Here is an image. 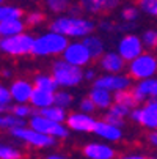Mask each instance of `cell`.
<instances>
[{"mask_svg":"<svg viewBox=\"0 0 157 159\" xmlns=\"http://www.w3.org/2000/svg\"><path fill=\"white\" fill-rule=\"evenodd\" d=\"M49 30L58 32L69 39H83L96 30V24L91 19L82 17L80 14H60L49 24Z\"/></svg>","mask_w":157,"mask_h":159,"instance_id":"obj_1","label":"cell"},{"mask_svg":"<svg viewBox=\"0 0 157 159\" xmlns=\"http://www.w3.org/2000/svg\"><path fill=\"white\" fill-rule=\"evenodd\" d=\"M68 44H69L68 36H64L58 32H54V30H49L35 38V46H33L32 55L39 57V58L58 57V55L61 57V54L64 52Z\"/></svg>","mask_w":157,"mask_h":159,"instance_id":"obj_2","label":"cell"},{"mask_svg":"<svg viewBox=\"0 0 157 159\" xmlns=\"http://www.w3.org/2000/svg\"><path fill=\"white\" fill-rule=\"evenodd\" d=\"M85 68L76 66L64 58L55 60L52 63V76L55 77L60 88H74L85 80Z\"/></svg>","mask_w":157,"mask_h":159,"instance_id":"obj_3","label":"cell"},{"mask_svg":"<svg viewBox=\"0 0 157 159\" xmlns=\"http://www.w3.org/2000/svg\"><path fill=\"white\" fill-rule=\"evenodd\" d=\"M35 38L30 33H19L11 36H2L0 39V51L8 57H25L33 54Z\"/></svg>","mask_w":157,"mask_h":159,"instance_id":"obj_4","label":"cell"},{"mask_svg":"<svg viewBox=\"0 0 157 159\" xmlns=\"http://www.w3.org/2000/svg\"><path fill=\"white\" fill-rule=\"evenodd\" d=\"M10 135L13 139H16L19 142H24V143H27L28 147H33V148H50V147H54L57 143L55 137L33 129L30 125L11 129Z\"/></svg>","mask_w":157,"mask_h":159,"instance_id":"obj_5","label":"cell"},{"mask_svg":"<svg viewBox=\"0 0 157 159\" xmlns=\"http://www.w3.org/2000/svg\"><path fill=\"white\" fill-rule=\"evenodd\" d=\"M129 76L133 80H143L157 74V57L151 52H143L127 63Z\"/></svg>","mask_w":157,"mask_h":159,"instance_id":"obj_6","label":"cell"},{"mask_svg":"<svg viewBox=\"0 0 157 159\" xmlns=\"http://www.w3.org/2000/svg\"><path fill=\"white\" fill-rule=\"evenodd\" d=\"M28 125L39 131V132H44L47 135H52L55 139H66L69 135V128L66 126V123H58V121H54L47 117H44L42 113H39L38 110L33 113L28 120Z\"/></svg>","mask_w":157,"mask_h":159,"instance_id":"obj_7","label":"cell"},{"mask_svg":"<svg viewBox=\"0 0 157 159\" xmlns=\"http://www.w3.org/2000/svg\"><path fill=\"white\" fill-rule=\"evenodd\" d=\"M61 58H64L66 61H69L76 66H80V68H85L91 63L93 57L89 54L86 44L83 41H79V39H72L69 41V44L66 46L64 52L61 54Z\"/></svg>","mask_w":157,"mask_h":159,"instance_id":"obj_8","label":"cell"},{"mask_svg":"<svg viewBox=\"0 0 157 159\" xmlns=\"http://www.w3.org/2000/svg\"><path fill=\"white\" fill-rule=\"evenodd\" d=\"M94 87H102L111 93H116L120 90H129L132 88V77L126 76L123 73H104L102 76L96 77L93 82Z\"/></svg>","mask_w":157,"mask_h":159,"instance_id":"obj_9","label":"cell"},{"mask_svg":"<svg viewBox=\"0 0 157 159\" xmlns=\"http://www.w3.org/2000/svg\"><path fill=\"white\" fill-rule=\"evenodd\" d=\"M116 51L121 54V57H124V60L129 63L130 60L137 58L140 54L145 52V44L142 36L138 35H133V33H127L124 35L120 41H118V46Z\"/></svg>","mask_w":157,"mask_h":159,"instance_id":"obj_10","label":"cell"},{"mask_svg":"<svg viewBox=\"0 0 157 159\" xmlns=\"http://www.w3.org/2000/svg\"><path fill=\"white\" fill-rule=\"evenodd\" d=\"M130 120L145 129L154 131V129H157V110L152 106V102L148 101V102H145V106H140V107L137 106L132 109Z\"/></svg>","mask_w":157,"mask_h":159,"instance_id":"obj_11","label":"cell"},{"mask_svg":"<svg viewBox=\"0 0 157 159\" xmlns=\"http://www.w3.org/2000/svg\"><path fill=\"white\" fill-rule=\"evenodd\" d=\"M96 118L93 117V113H86V112H72L68 115L66 120V126L69 128V131L77 132V134H89L94 131L96 126Z\"/></svg>","mask_w":157,"mask_h":159,"instance_id":"obj_12","label":"cell"},{"mask_svg":"<svg viewBox=\"0 0 157 159\" xmlns=\"http://www.w3.org/2000/svg\"><path fill=\"white\" fill-rule=\"evenodd\" d=\"M93 134L98 135L101 140H105V142H108V143H116V142L123 140V137H124L123 126L113 125V123L107 121L105 118L96 121V126H94Z\"/></svg>","mask_w":157,"mask_h":159,"instance_id":"obj_13","label":"cell"},{"mask_svg":"<svg viewBox=\"0 0 157 159\" xmlns=\"http://www.w3.org/2000/svg\"><path fill=\"white\" fill-rule=\"evenodd\" d=\"M82 154L86 159H115L116 150L108 142H88L82 148Z\"/></svg>","mask_w":157,"mask_h":159,"instance_id":"obj_14","label":"cell"},{"mask_svg":"<svg viewBox=\"0 0 157 159\" xmlns=\"http://www.w3.org/2000/svg\"><path fill=\"white\" fill-rule=\"evenodd\" d=\"M132 93L135 96L137 102H148L151 99L157 98V77H149V79H143V80H137L135 85H132Z\"/></svg>","mask_w":157,"mask_h":159,"instance_id":"obj_15","label":"cell"},{"mask_svg":"<svg viewBox=\"0 0 157 159\" xmlns=\"http://www.w3.org/2000/svg\"><path fill=\"white\" fill-rule=\"evenodd\" d=\"M33 90H35L33 80L30 82L28 79H24V77L14 79L10 84V92L13 95L14 102H30Z\"/></svg>","mask_w":157,"mask_h":159,"instance_id":"obj_16","label":"cell"},{"mask_svg":"<svg viewBox=\"0 0 157 159\" xmlns=\"http://www.w3.org/2000/svg\"><path fill=\"white\" fill-rule=\"evenodd\" d=\"M126 60L124 57H121V54L116 52H105L101 58H99V65L101 70L104 73H123V70H126Z\"/></svg>","mask_w":157,"mask_h":159,"instance_id":"obj_17","label":"cell"},{"mask_svg":"<svg viewBox=\"0 0 157 159\" xmlns=\"http://www.w3.org/2000/svg\"><path fill=\"white\" fill-rule=\"evenodd\" d=\"M121 0H80V7L88 14H98L102 11H111L120 5Z\"/></svg>","mask_w":157,"mask_h":159,"instance_id":"obj_18","label":"cell"},{"mask_svg":"<svg viewBox=\"0 0 157 159\" xmlns=\"http://www.w3.org/2000/svg\"><path fill=\"white\" fill-rule=\"evenodd\" d=\"M130 112L132 109L124 106V104H120V102H113L104 113V118L113 125H118V126H124V121L127 117H130Z\"/></svg>","mask_w":157,"mask_h":159,"instance_id":"obj_19","label":"cell"},{"mask_svg":"<svg viewBox=\"0 0 157 159\" xmlns=\"http://www.w3.org/2000/svg\"><path fill=\"white\" fill-rule=\"evenodd\" d=\"M88 96L93 99V102L96 104L98 110H104V112L115 102V95L111 92H108V90L102 88V87H94L93 85V88L89 90Z\"/></svg>","mask_w":157,"mask_h":159,"instance_id":"obj_20","label":"cell"},{"mask_svg":"<svg viewBox=\"0 0 157 159\" xmlns=\"http://www.w3.org/2000/svg\"><path fill=\"white\" fill-rule=\"evenodd\" d=\"M30 104L39 110V109H44V107H49L52 104H55V93L52 92H46V90H41V88H36L33 90V95H32V99H30Z\"/></svg>","mask_w":157,"mask_h":159,"instance_id":"obj_21","label":"cell"},{"mask_svg":"<svg viewBox=\"0 0 157 159\" xmlns=\"http://www.w3.org/2000/svg\"><path fill=\"white\" fill-rule=\"evenodd\" d=\"M82 41L86 44V48H88L89 54H91L93 60H98V58H101L105 54V46H104V41H102L101 36L91 33V35L85 36Z\"/></svg>","mask_w":157,"mask_h":159,"instance_id":"obj_22","label":"cell"},{"mask_svg":"<svg viewBox=\"0 0 157 159\" xmlns=\"http://www.w3.org/2000/svg\"><path fill=\"white\" fill-rule=\"evenodd\" d=\"M25 20L22 19H13V20H0V35L2 36H11L25 32Z\"/></svg>","mask_w":157,"mask_h":159,"instance_id":"obj_23","label":"cell"},{"mask_svg":"<svg viewBox=\"0 0 157 159\" xmlns=\"http://www.w3.org/2000/svg\"><path fill=\"white\" fill-rule=\"evenodd\" d=\"M39 113H42L44 117H47L54 121H58V123H66V120H68V115L69 113L66 112V109L57 106V104H52L49 107H44V109H39L38 110Z\"/></svg>","mask_w":157,"mask_h":159,"instance_id":"obj_24","label":"cell"},{"mask_svg":"<svg viewBox=\"0 0 157 159\" xmlns=\"http://www.w3.org/2000/svg\"><path fill=\"white\" fill-rule=\"evenodd\" d=\"M33 84H35L36 88L46 90V92H52V93H55L60 88V85L57 84V80L52 74H38V76H35Z\"/></svg>","mask_w":157,"mask_h":159,"instance_id":"obj_25","label":"cell"},{"mask_svg":"<svg viewBox=\"0 0 157 159\" xmlns=\"http://www.w3.org/2000/svg\"><path fill=\"white\" fill-rule=\"evenodd\" d=\"M25 125H27V120L19 118L17 115H14L13 112H5V113H2V117H0V128L8 131V132L11 129H14V128L25 126Z\"/></svg>","mask_w":157,"mask_h":159,"instance_id":"obj_26","label":"cell"},{"mask_svg":"<svg viewBox=\"0 0 157 159\" xmlns=\"http://www.w3.org/2000/svg\"><path fill=\"white\" fill-rule=\"evenodd\" d=\"M24 11L16 5H2L0 7V20H13V19H22Z\"/></svg>","mask_w":157,"mask_h":159,"instance_id":"obj_27","label":"cell"},{"mask_svg":"<svg viewBox=\"0 0 157 159\" xmlns=\"http://www.w3.org/2000/svg\"><path fill=\"white\" fill-rule=\"evenodd\" d=\"M35 107L30 102H14L11 107V112L14 115H17L19 118H24V120H30V117L35 113Z\"/></svg>","mask_w":157,"mask_h":159,"instance_id":"obj_28","label":"cell"},{"mask_svg":"<svg viewBox=\"0 0 157 159\" xmlns=\"http://www.w3.org/2000/svg\"><path fill=\"white\" fill-rule=\"evenodd\" d=\"M113 95H115V102L124 104V106H127V107H130V109L137 107V104H138L130 88H129V90H120V92H116V93H113Z\"/></svg>","mask_w":157,"mask_h":159,"instance_id":"obj_29","label":"cell"},{"mask_svg":"<svg viewBox=\"0 0 157 159\" xmlns=\"http://www.w3.org/2000/svg\"><path fill=\"white\" fill-rule=\"evenodd\" d=\"M55 104L63 109H69L74 104V96L68 92V88H58L55 92Z\"/></svg>","mask_w":157,"mask_h":159,"instance_id":"obj_30","label":"cell"},{"mask_svg":"<svg viewBox=\"0 0 157 159\" xmlns=\"http://www.w3.org/2000/svg\"><path fill=\"white\" fill-rule=\"evenodd\" d=\"M13 95L10 92V87H5L2 85L0 87V112L5 113V112H11V107H13Z\"/></svg>","mask_w":157,"mask_h":159,"instance_id":"obj_31","label":"cell"},{"mask_svg":"<svg viewBox=\"0 0 157 159\" xmlns=\"http://www.w3.org/2000/svg\"><path fill=\"white\" fill-rule=\"evenodd\" d=\"M0 159H22V151L14 145L2 143L0 145Z\"/></svg>","mask_w":157,"mask_h":159,"instance_id":"obj_32","label":"cell"},{"mask_svg":"<svg viewBox=\"0 0 157 159\" xmlns=\"http://www.w3.org/2000/svg\"><path fill=\"white\" fill-rule=\"evenodd\" d=\"M47 10L55 13V14H61L66 10H69V0H44Z\"/></svg>","mask_w":157,"mask_h":159,"instance_id":"obj_33","label":"cell"},{"mask_svg":"<svg viewBox=\"0 0 157 159\" xmlns=\"http://www.w3.org/2000/svg\"><path fill=\"white\" fill-rule=\"evenodd\" d=\"M142 39L146 49H157V30L148 29L142 33Z\"/></svg>","mask_w":157,"mask_h":159,"instance_id":"obj_34","label":"cell"},{"mask_svg":"<svg viewBox=\"0 0 157 159\" xmlns=\"http://www.w3.org/2000/svg\"><path fill=\"white\" fill-rule=\"evenodd\" d=\"M140 8L138 7H133V5H127L121 10V17L124 22H135L138 19V14H140Z\"/></svg>","mask_w":157,"mask_h":159,"instance_id":"obj_35","label":"cell"},{"mask_svg":"<svg viewBox=\"0 0 157 159\" xmlns=\"http://www.w3.org/2000/svg\"><path fill=\"white\" fill-rule=\"evenodd\" d=\"M44 20H46V16L41 11H30V13L25 14V24L28 27H38Z\"/></svg>","mask_w":157,"mask_h":159,"instance_id":"obj_36","label":"cell"},{"mask_svg":"<svg viewBox=\"0 0 157 159\" xmlns=\"http://www.w3.org/2000/svg\"><path fill=\"white\" fill-rule=\"evenodd\" d=\"M138 8L143 13L157 17V0H138Z\"/></svg>","mask_w":157,"mask_h":159,"instance_id":"obj_37","label":"cell"},{"mask_svg":"<svg viewBox=\"0 0 157 159\" xmlns=\"http://www.w3.org/2000/svg\"><path fill=\"white\" fill-rule=\"evenodd\" d=\"M96 109H98V107H96V104L93 102V99L89 98V96H86V98L80 99V102H79V110H82V112L93 113Z\"/></svg>","mask_w":157,"mask_h":159,"instance_id":"obj_38","label":"cell"},{"mask_svg":"<svg viewBox=\"0 0 157 159\" xmlns=\"http://www.w3.org/2000/svg\"><path fill=\"white\" fill-rule=\"evenodd\" d=\"M148 142H149V145L157 148V129H154V131H151L148 134Z\"/></svg>","mask_w":157,"mask_h":159,"instance_id":"obj_39","label":"cell"},{"mask_svg":"<svg viewBox=\"0 0 157 159\" xmlns=\"http://www.w3.org/2000/svg\"><path fill=\"white\" fill-rule=\"evenodd\" d=\"M96 71L94 70H85V80L88 82H94L96 80Z\"/></svg>","mask_w":157,"mask_h":159,"instance_id":"obj_40","label":"cell"},{"mask_svg":"<svg viewBox=\"0 0 157 159\" xmlns=\"http://www.w3.org/2000/svg\"><path fill=\"white\" fill-rule=\"evenodd\" d=\"M102 30H105V32H110V30H113V29H118L116 25H113V24H111V22H110V24H108V22H102V24L99 25Z\"/></svg>","mask_w":157,"mask_h":159,"instance_id":"obj_41","label":"cell"},{"mask_svg":"<svg viewBox=\"0 0 157 159\" xmlns=\"http://www.w3.org/2000/svg\"><path fill=\"white\" fill-rule=\"evenodd\" d=\"M118 159H148V157H145L142 154H126V156H121Z\"/></svg>","mask_w":157,"mask_h":159,"instance_id":"obj_42","label":"cell"},{"mask_svg":"<svg viewBox=\"0 0 157 159\" xmlns=\"http://www.w3.org/2000/svg\"><path fill=\"white\" fill-rule=\"evenodd\" d=\"M44 159H68L64 154H60V153H52V154H47Z\"/></svg>","mask_w":157,"mask_h":159,"instance_id":"obj_43","label":"cell"},{"mask_svg":"<svg viewBox=\"0 0 157 159\" xmlns=\"http://www.w3.org/2000/svg\"><path fill=\"white\" fill-rule=\"evenodd\" d=\"M11 76H13V73H11L10 70H3V71H2V77H3V79H10Z\"/></svg>","mask_w":157,"mask_h":159,"instance_id":"obj_44","label":"cell"},{"mask_svg":"<svg viewBox=\"0 0 157 159\" xmlns=\"http://www.w3.org/2000/svg\"><path fill=\"white\" fill-rule=\"evenodd\" d=\"M151 102H152V106H154L155 110H157V98H155V99H151Z\"/></svg>","mask_w":157,"mask_h":159,"instance_id":"obj_45","label":"cell"},{"mask_svg":"<svg viewBox=\"0 0 157 159\" xmlns=\"http://www.w3.org/2000/svg\"><path fill=\"white\" fill-rule=\"evenodd\" d=\"M148 159H157V157H148Z\"/></svg>","mask_w":157,"mask_h":159,"instance_id":"obj_46","label":"cell"},{"mask_svg":"<svg viewBox=\"0 0 157 159\" xmlns=\"http://www.w3.org/2000/svg\"><path fill=\"white\" fill-rule=\"evenodd\" d=\"M0 2H2V3H3V2H5V0H0Z\"/></svg>","mask_w":157,"mask_h":159,"instance_id":"obj_47","label":"cell"},{"mask_svg":"<svg viewBox=\"0 0 157 159\" xmlns=\"http://www.w3.org/2000/svg\"><path fill=\"white\" fill-rule=\"evenodd\" d=\"M32 2H35V0H32Z\"/></svg>","mask_w":157,"mask_h":159,"instance_id":"obj_48","label":"cell"}]
</instances>
